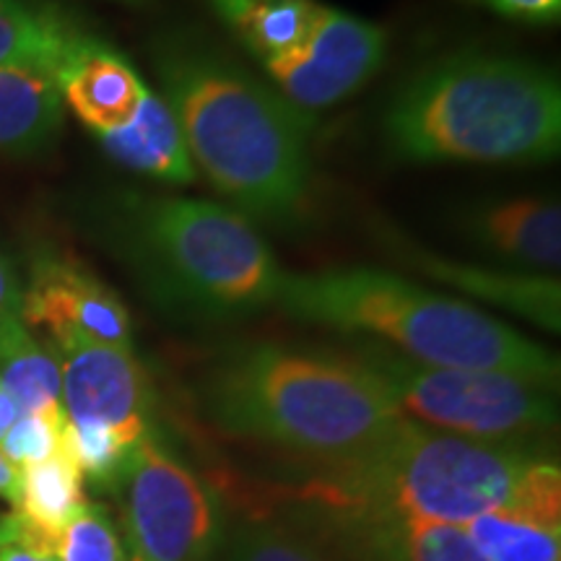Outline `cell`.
<instances>
[{"label":"cell","instance_id":"cell-1","mask_svg":"<svg viewBox=\"0 0 561 561\" xmlns=\"http://www.w3.org/2000/svg\"><path fill=\"white\" fill-rule=\"evenodd\" d=\"M153 70L193 164L248 219L289 227L312 185L310 112L195 34L153 45Z\"/></svg>","mask_w":561,"mask_h":561},{"label":"cell","instance_id":"cell-2","mask_svg":"<svg viewBox=\"0 0 561 561\" xmlns=\"http://www.w3.org/2000/svg\"><path fill=\"white\" fill-rule=\"evenodd\" d=\"M216 430L331 466L375 445L401 421L380 377L351 354L252 343L224 354L201 385Z\"/></svg>","mask_w":561,"mask_h":561},{"label":"cell","instance_id":"cell-3","mask_svg":"<svg viewBox=\"0 0 561 561\" xmlns=\"http://www.w3.org/2000/svg\"><path fill=\"white\" fill-rule=\"evenodd\" d=\"M382 138L409 164L549 161L561 146L559 76L515 55H442L396 91Z\"/></svg>","mask_w":561,"mask_h":561},{"label":"cell","instance_id":"cell-4","mask_svg":"<svg viewBox=\"0 0 561 561\" xmlns=\"http://www.w3.org/2000/svg\"><path fill=\"white\" fill-rule=\"evenodd\" d=\"M536 445L483 442L401 419L354 458L314 466L284 489L294 515L413 517L468 525L510 502L538 460Z\"/></svg>","mask_w":561,"mask_h":561},{"label":"cell","instance_id":"cell-5","mask_svg":"<svg viewBox=\"0 0 561 561\" xmlns=\"http://www.w3.org/2000/svg\"><path fill=\"white\" fill-rule=\"evenodd\" d=\"M291 318L371 335L434 367L507 371L557 390L559 359L507 322L377 268L284 273L276 301Z\"/></svg>","mask_w":561,"mask_h":561},{"label":"cell","instance_id":"cell-6","mask_svg":"<svg viewBox=\"0 0 561 561\" xmlns=\"http://www.w3.org/2000/svg\"><path fill=\"white\" fill-rule=\"evenodd\" d=\"M117 227L138 284L172 318L240 320L276 301L284 271L240 210L174 195H128Z\"/></svg>","mask_w":561,"mask_h":561},{"label":"cell","instance_id":"cell-7","mask_svg":"<svg viewBox=\"0 0 561 561\" xmlns=\"http://www.w3.org/2000/svg\"><path fill=\"white\" fill-rule=\"evenodd\" d=\"M351 356L380 377L403 419L432 430L512 445L557 430V390L507 371L434 367L377 341L356 343Z\"/></svg>","mask_w":561,"mask_h":561},{"label":"cell","instance_id":"cell-8","mask_svg":"<svg viewBox=\"0 0 561 561\" xmlns=\"http://www.w3.org/2000/svg\"><path fill=\"white\" fill-rule=\"evenodd\" d=\"M117 491L125 561H214L227 525L219 494L157 432L133 445Z\"/></svg>","mask_w":561,"mask_h":561},{"label":"cell","instance_id":"cell-9","mask_svg":"<svg viewBox=\"0 0 561 561\" xmlns=\"http://www.w3.org/2000/svg\"><path fill=\"white\" fill-rule=\"evenodd\" d=\"M388 50L382 26L322 3L310 37L297 50L263 62L273 83L299 110L333 107L377 73Z\"/></svg>","mask_w":561,"mask_h":561},{"label":"cell","instance_id":"cell-10","mask_svg":"<svg viewBox=\"0 0 561 561\" xmlns=\"http://www.w3.org/2000/svg\"><path fill=\"white\" fill-rule=\"evenodd\" d=\"M60 364L62 411L68 421L107 424L130 445L153 432L151 385L133 348L68 335L50 341Z\"/></svg>","mask_w":561,"mask_h":561},{"label":"cell","instance_id":"cell-11","mask_svg":"<svg viewBox=\"0 0 561 561\" xmlns=\"http://www.w3.org/2000/svg\"><path fill=\"white\" fill-rule=\"evenodd\" d=\"M21 320L42 328L50 341L83 335L107 346L133 348L128 307L87 265L60 252H39L21 286Z\"/></svg>","mask_w":561,"mask_h":561},{"label":"cell","instance_id":"cell-12","mask_svg":"<svg viewBox=\"0 0 561 561\" xmlns=\"http://www.w3.org/2000/svg\"><path fill=\"white\" fill-rule=\"evenodd\" d=\"M294 517L331 549L333 561H483L462 525L413 517Z\"/></svg>","mask_w":561,"mask_h":561},{"label":"cell","instance_id":"cell-13","mask_svg":"<svg viewBox=\"0 0 561 561\" xmlns=\"http://www.w3.org/2000/svg\"><path fill=\"white\" fill-rule=\"evenodd\" d=\"M483 561H561V473L538 460L507 504L462 525Z\"/></svg>","mask_w":561,"mask_h":561},{"label":"cell","instance_id":"cell-14","mask_svg":"<svg viewBox=\"0 0 561 561\" xmlns=\"http://www.w3.org/2000/svg\"><path fill=\"white\" fill-rule=\"evenodd\" d=\"M458 229L468 244L512 271L549 276L561 265V208L551 195L491 198L462 208Z\"/></svg>","mask_w":561,"mask_h":561},{"label":"cell","instance_id":"cell-15","mask_svg":"<svg viewBox=\"0 0 561 561\" xmlns=\"http://www.w3.org/2000/svg\"><path fill=\"white\" fill-rule=\"evenodd\" d=\"M398 257L411 268L430 273L432 278L445 280L453 289L471 294L473 299L486 305L504 307V310L520 314V318L536 322L546 331L559 333L561 325V286L557 278L541 276V273L523 271H500L483 268V265H468L450 257L434 255L426 250L405 248L398 242Z\"/></svg>","mask_w":561,"mask_h":561},{"label":"cell","instance_id":"cell-16","mask_svg":"<svg viewBox=\"0 0 561 561\" xmlns=\"http://www.w3.org/2000/svg\"><path fill=\"white\" fill-rule=\"evenodd\" d=\"M62 102L100 136L125 128L144 102L146 87L123 55L89 37L58 79Z\"/></svg>","mask_w":561,"mask_h":561},{"label":"cell","instance_id":"cell-17","mask_svg":"<svg viewBox=\"0 0 561 561\" xmlns=\"http://www.w3.org/2000/svg\"><path fill=\"white\" fill-rule=\"evenodd\" d=\"M96 138L117 164L167 185H191L198 174L170 104L151 89L125 128L100 133Z\"/></svg>","mask_w":561,"mask_h":561},{"label":"cell","instance_id":"cell-18","mask_svg":"<svg viewBox=\"0 0 561 561\" xmlns=\"http://www.w3.org/2000/svg\"><path fill=\"white\" fill-rule=\"evenodd\" d=\"M89 37L58 11L0 0V68H32L58 81Z\"/></svg>","mask_w":561,"mask_h":561},{"label":"cell","instance_id":"cell-19","mask_svg":"<svg viewBox=\"0 0 561 561\" xmlns=\"http://www.w3.org/2000/svg\"><path fill=\"white\" fill-rule=\"evenodd\" d=\"M60 125L62 94L53 76L32 68H0V151L45 149Z\"/></svg>","mask_w":561,"mask_h":561},{"label":"cell","instance_id":"cell-20","mask_svg":"<svg viewBox=\"0 0 561 561\" xmlns=\"http://www.w3.org/2000/svg\"><path fill=\"white\" fill-rule=\"evenodd\" d=\"M229 32L261 62H268L310 37L322 3L318 0H208Z\"/></svg>","mask_w":561,"mask_h":561},{"label":"cell","instance_id":"cell-21","mask_svg":"<svg viewBox=\"0 0 561 561\" xmlns=\"http://www.w3.org/2000/svg\"><path fill=\"white\" fill-rule=\"evenodd\" d=\"M83 504H87L83 476L66 450L21 468L16 510L53 536H60L62 528L79 515Z\"/></svg>","mask_w":561,"mask_h":561},{"label":"cell","instance_id":"cell-22","mask_svg":"<svg viewBox=\"0 0 561 561\" xmlns=\"http://www.w3.org/2000/svg\"><path fill=\"white\" fill-rule=\"evenodd\" d=\"M0 382L19 403L21 413L62 411L60 364L50 348L32 339V333L0 354Z\"/></svg>","mask_w":561,"mask_h":561},{"label":"cell","instance_id":"cell-23","mask_svg":"<svg viewBox=\"0 0 561 561\" xmlns=\"http://www.w3.org/2000/svg\"><path fill=\"white\" fill-rule=\"evenodd\" d=\"M62 450L73 458L83 479L100 489L117 491L128 468L133 445L107 424L66 419Z\"/></svg>","mask_w":561,"mask_h":561},{"label":"cell","instance_id":"cell-24","mask_svg":"<svg viewBox=\"0 0 561 561\" xmlns=\"http://www.w3.org/2000/svg\"><path fill=\"white\" fill-rule=\"evenodd\" d=\"M60 561H125L123 536L104 504L87 502L58 536Z\"/></svg>","mask_w":561,"mask_h":561},{"label":"cell","instance_id":"cell-25","mask_svg":"<svg viewBox=\"0 0 561 561\" xmlns=\"http://www.w3.org/2000/svg\"><path fill=\"white\" fill-rule=\"evenodd\" d=\"M224 561H333L318 541L284 525L257 523L237 530Z\"/></svg>","mask_w":561,"mask_h":561},{"label":"cell","instance_id":"cell-26","mask_svg":"<svg viewBox=\"0 0 561 561\" xmlns=\"http://www.w3.org/2000/svg\"><path fill=\"white\" fill-rule=\"evenodd\" d=\"M62 426H66V411L58 413H21L9 434L0 439V453L13 466L26 468L34 462L53 458L62 450Z\"/></svg>","mask_w":561,"mask_h":561},{"label":"cell","instance_id":"cell-27","mask_svg":"<svg viewBox=\"0 0 561 561\" xmlns=\"http://www.w3.org/2000/svg\"><path fill=\"white\" fill-rule=\"evenodd\" d=\"M0 561H60L58 536L21 512L0 517Z\"/></svg>","mask_w":561,"mask_h":561},{"label":"cell","instance_id":"cell-28","mask_svg":"<svg viewBox=\"0 0 561 561\" xmlns=\"http://www.w3.org/2000/svg\"><path fill=\"white\" fill-rule=\"evenodd\" d=\"M30 335L21 320V284L11 263L0 255V354Z\"/></svg>","mask_w":561,"mask_h":561},{"label":"cell","instance_id":"cell-29","mask_svg":"<svg viewBox=\"0 0 561 561\" xmlns=\"http://www.w3.org/2000/svg\"><path fill=\"white\" fill-rule=\"evenodd\" d=\"M491 11L528 24H551L559 19L561 0H483Z\"/></svg>","mask_w":561,"mask_h":561},{"label":"cell","instance_id":"cell-30","mask_svg":"<svg viewBox=\"0 0 561 561\" xmlns=\"http://www.w3.org/2000/svg\"><path fill=\"white\" fill-rule=\"evenodd\" d=\"M19 494H21V471L13 462L0 453V500L11 502L13 507L19 504Z\"/></svg>","mask_w":561,"mask_h":561},{"label":"cell","instance_id":"cell-31","mask_svg":"<svg viewBox=\"0 0 561 561\" xmlns=\"http://www.w3.org/2000/svg\"><path fill=\"white\" fill-rule=\"evenodd\" d=\"M19 416H21L19 403L13 401L11 392L3 388V382H0V439H3L5 434H9V430H11L13 424H16Z\"/></svg>","mask_w":561,"mask_h":561},{"label":"cell","instance_id":"cell-32","mask_svg":"<svg viewBox=\"0 0 561 561\" xmlns=\"http://www.w3.org/2000/svg\"><path fill=\"white\" fill-rule=\"evenodd\" d=\"M128 3H138V0H128Z\"/></svg>","mask_w":561,"mask_h":561}]
</instances>
